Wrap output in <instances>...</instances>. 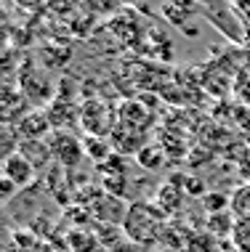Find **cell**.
I'll use <instances>...</instances> for the list:
<instances>
[{"label": "cell", "mask_w": 250, "mask_h": 252, "mask_svg": "<svg viewBox=\"0 0 250 252\" xmlns=\"http://www.w3.org/2000/svg\"><path fill=\"white\" fill-rule=\"evenodd\" d=\"M85 146H91V149H88V154H91L96 162H101L107 154H109V146H107V138H96V135H88V138H85Z\"/></svg>", "instance_id": "obj_13"}, {"label": "cell", "mask_w": 250, "mask_h": 252, "mask_svg": "<svg viewBox=\"0 0 250 252\" xmlns=\"http://www.w3.org/2000/svg\"><path fill=\"white\" fill-rule=\"evenodd\" d=\"M16 130H19V141H40V135H45L51 130L48 114H43V112L27 114L24 120H19Z\"/></svg>", "instance_id": "obj_6"}, {"label": "cell", "mask_w": 250, "mask_h": 252, "mask_svg": "<svg viewBox=\"0 0 250 252\" xmlns=\"http://www.w3.org/2000/svg\"><path fill=\"white\" fill-rule=\"evenodd\" d=\"M19 152H22L35 167L45 165V162L53 157V154H51V146L43 144V141H19Z\"/></svg>", "instance_id": "obj_8"}, {"label": "cell", "mask_w": 250, "mask_h": 252, "mask_svg": "<svg viewBox=\"0 0 250 252\" xmlns=\"http://www.w3.org/2000/svg\"><path fill=\"white\" fill-rule=\"evenodd\" d=\"M0 189H3V196H5V199H8V196H11L13 191H16L19 186H16V183H11L8 178H3V183H0Z\"/></svg>", "instance_id": "obj_14"}, {"label": "cell", "mask_w": 250, "mask_h": 252, "mask_svg": "<svg viewBox=\"0 0 250 252\" xmlns=\"http://www.w3.org/2000/svg\"><path fill=\"white\" fill-rule=\"evenodd\" d=\"M157 207L163 210L165 215L176 213V210L181 207V189H179V186H171V183H165V186L160 189V194H157Z\"/></svg>", "instance_id": "obj_9"}, {"label": "cell", "mask_w": 250, "mask_h": 252, "mask_svg": "<svg viewBox=\"0 0 250 252\" xmlns=\"http://www.w3.org/2000/svg\"><path fill=\"white\" fill-rule=\"evenodd\" d=\"M208 223H211V231L215 236H224V234H232L237 220L232 218V213H226V210H224V213H213Z\"/></svg>", "instance_id": "obj_11"}, {"label": "cell", "mask_w": 250, "mask_h": 252, "mask_svg": "<svg viewBox=\"0 0 250 252\" xmlns=\"http://www.w3.org/2000/svg\"><path fill=\"white\" fill-rule=\"evenodd\" d=\"M163 228H165V213L160 207H152L146 202H133L125 207L123 231L131 242H136V244L157 242Z\"/></svg>", "instance_id": "obj_1"}, {"label": "cell", "mask_w": 250, "mask_h": 252, "mask_svg": "<svg viewBox=\"0 0 250 252\" xmlns=\"http://www.w3.org/2000/svg\"><path fill=\"white\" fill-rule=\"evenodd\" d=\"M51 154H53V159L59 162L62 167H75L80 159H83V152H85V146L80 144V141L75 138V135H70V133H53V138H51Z\"/></svg>", "instance_id": "obj_2"}, {"label": "cell", "mask_w": 250, "mask_h": 252, "mask_svg": "<svg viewBox=\"0 0 250 252\" xmlns=\"http://www.w3.org/2000/svg\"><path fill=\"white\" fill-rule=\"evenodd\" d=\"M3 178H8L11 183H16L19 189H24L27 183L35 178V165H32L22 152H16V154H11L3 159Z\"/></svg>", "instance_id": "obj_4"}, {"label": "cell", "mask_w": 250, "mask_h": 252, "mask_svg": "<svg viewBox=\"0 0 250 252\" xmlns=\"http://www.w3.org/2000/svg\"><path fill=\"white\" fill-rule=\"evenodd\" d=\"M163 149L160 146H144V149H139V162L144 167H149V170H160V165H163Z\"/></svg>", "instance_id": "obj_12"}, {"label": "cell", "mask_w": 250, "mask_h": 252, "mask_svg": "<svg viewBox=\"0 0 250 252\" xmlns=\"http://www.w3.org/2000/svg\"><path fill=\"white\" fill-rule=\"evenodd\" d=\"M208 16H211V22L218 27L221 32L234 40V43H242L245 40V27H242V19L234 5H215V8L208 11Z\"/></svg>", "instance_id": "obj_3"}, {"label": "cell", "mask_w": 250, "mask_h": 252, "mask_svg": "<svg viewBox=\"0 0 250 252\" xmlns=\"http://www.w3.org/2000/svg\"><path fill=\"white\" fill-rule=\"evenodd\" d=\"M99 250V236L93 231L75 228L67 234V252H96Z\"/></svg>", "instance_id": "obj_7"}, {"label": "cell", "mask_w": 250, "mask_h": 252, "mask_svg": "<svg viewBox=\"0 0 250 252\" xmlns=\"http://www.w3.org/2000/svg\"><path fill=\"white\" fill-rule=\"evenodd\" d=\"M232 239L240 252H250V218H237L232 231Z\"/></svg>", "instance_id": "obj_10"}, {"label": "cell", "mask_w": 250, "mask_h": 252, "mask_svg": "<svg viewBox=\"0 0 250 252\" xmlns=\"http://www.w3.org/2000/svg\"><path fill=\"white\" fill-rule=\"evenodd\" d=\"M83 125H85V130L91 135L104 138L107 130H109V114H107V106L96 104V101L85 104L83 106Z\"/></svg>", "instance_id": "obj_5"}]
</instances>
